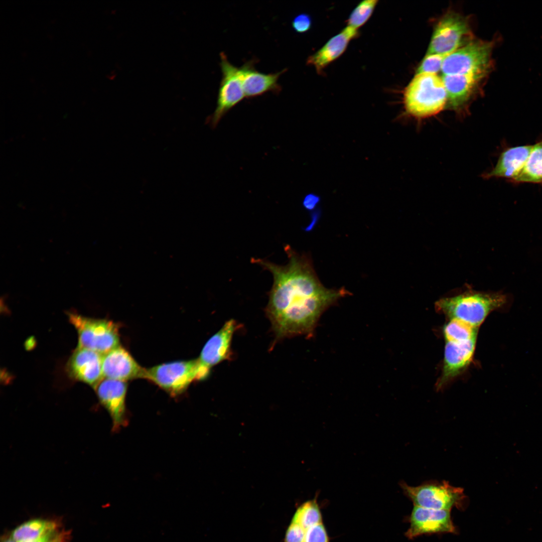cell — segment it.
Returning <instances> with one entry per match:
<instances>
[{"instance_id":"obj_5","label":"cell","mask_w":542,"mask_h":542,"mask_svg":"<svg viewBox=\"0 0 542 542\" xmlns=\"http://www.w3.org/2000/svg\"><path fill=\"white\" fill-rule=\"evenodd\" d=\"M405 495L415 506L437 510H451L456 507L463 510L467 497L464 490L451 485L448 482H428L417 486L400 483Z\"/></svg>"},{"instance_id":"obj_21","label":"cell","mask_w":542,"mask_h":542,"mask_svg":"<svg viewBox=\"0 0 542 542\" xmlns=\"http://www.w3.org/2000/svg\"><path fill=\"white\" fill-rule=\"evenodd\" d=\"M56 527L54 522L34 519L17 527L13 532L12 538L18 542L32 540L56 529Z\"/></svg>"},{"instance_id":"obj_12","label":"cell","mask_w":542,"mask_h":542,"mask_svg":"<svg viewBox=\"0 0 542 542\" xmlns=\"http://www.w3.org/2000/svg\"><path fill=\"white\" fill-rule=\"evenodd\" d=\"M94 389L100 402L111 417L112 431L117 432L126 426L127 424L125 406L126 382L105 378Z\"/></svg>"},{"instance_id":"obj_4","label":"cell","mask_w":542,"mask_h":542,"mask_svg":"<svg viewBox=\"0 0 542 542\" xmlns=\"http://www.w3.org/2000/svg\"><path fill=\"white\" fill-rule=\"evenodd\" d=\"M494 45L493 41L472 39L444 58L441 69L443 75H489L493 68L492 53Z\"/></svg>"},{"instance_id":"obj_6","label":"cell","mask_w":542,"mask_h":542,"mask_svg":"<svg viewBox=\"0 0 542 542\" xmlns=\"http://www.w3.org/2000/svg\"><path fill=\"white\" fill-rule=\"evenodd\" d=\"M69 321L78 335L77 347L104 354L119 346L118 329L112 321L68 313Z\"/></svg>"},{"instance_id":"obj_29","label":"cell","mask_w":542,"mask_h":542,"mask_svg":"<svg viewBox=\"0 0 542 542\" xmlns=\"http://www.w3.org/2000/svg\"><path fill=\"white\" fill-rule=\"evenodd\" d=\"M56 529L53 530L37 539L20 542H64L63 534L58 533Z\"/></svg>"},{"instance_id":"obj_26","label":"cell","mask_w":542,"mask_h":542,"mask_svg":"<svg viewBox=\"0 0 542 542\" xmlns=\"http://www.w3.org/2000/svg\"><path fill=\"white\" fill-rule=\"evenodd\" d=\"M304 542H329L326 529L322 522L306 529Z\"/></svg>"},{"instance_id":"obj_1","label":"cell","mask_w":542,"mask_h":542,"mask_svg":"<svg viewBox=\"0 0 542 542\" xmlns=\"http://www.w3.org/2000/svg\"><path fill=\"white\" fill-rule=\"evenodd\" d=\"M289 258L285 265L252 258L251 261L269 271L274 283L266 313L277 336L312 334L322 313L340 298L344 289L325 288L318 280L308 257L285 246Z\"/></svg>"},{"instance_id":"obj_20","label":"cell","mask_w":542,"mask_h":542,"mask_svg":"<svg viewBox=\"0 0 542 542\" xmlns=\"http://www.w3.org/2000/svg\"><path fill=\"white\" fill-rule=\"evenodd\" d=\"M511 181L542 184V140L532 146L523 169Z\"/></svg>"},{"instance_id":"obj_3","label":"cell","mask_w":542,"mask_h":542,"mask_svg":"<svg viewBox=\"0 0 542 542\" xmlns=\"http://www.w3.org/2000/svg\"><path fill=\"white\" fill-rule=\"evenodd\" d=\"M405 112L416 118L434 116L446 108L447 92L442 79L436 74H416L404 89Z\"/></svg>"},{"instance_id":"obj_10","label":"cell","mask_w":542,"mask_h":542,"mask_svg":"<svg viewBox=\"0 0 542 542\" xmlns=\"http://www.w3.org/2000/svg\"><path fill=\"white\" fill-rule=\"evenodd\" d=\"M488 74L470 73L443 75L442 79L447 92L446 108L462 115L479 91Z\"/></svg>"},{"instance_id":"obj_31","label":"cell","mask_w":542,"mask_h":542,"mask_svg":"<svg viewBox=\"0 0 542 542\" xmlns=\"http://www.w3.org/2000/svg\"><path fill=\"white\" fill-rule=\"evenodd\" d=\"M318 214L319 213H318L317 212H315V213L313 214V217H312L313 218L312 220V221L311 223L310 224V225L306 229V230L309 231L313 227V226L314 225L315 223L317 220Z\"/></svg>"},{"instance_id":"obj_17","label":"cell","mask_w":542,"mask_h":542,"mask_svg":"<svg viewBox=\"0 0 542 542\" xmlns=\"http://www.w3.org/2000/svg\"><path fill=\"white\" fill-rule=\"evenodd\" d=\"M358 30L346 26L331 38L318 51L309 56L307 64L312 66L318 74L339 58L346 51L349 43L359 36Z\"/></svg>"},{"instance_id":"obj_22","label":"cell","mask_w":542,"mask_h":542,"mask_svg":"<svg viewBox=\"0 0 542 542\" xmlns=\"http://www.w3.org/2000/svg\"><path fill=\"white\" fill-rule=\"evenodd\" d=\"M478 328L457 319H451L443 328L447 342L461 343L477 338Z\"/></svg>"},{"instance_id":"obj_9","label":"cell","mask_w":542,"mask_h":542,"mask_svg":"<svg viewBox=\"0 0 542 542\" xmlns=\"http://www.w3.org/2000/svg\"><path fill=\"white\" fill-rule=\"evenodd\" d=\"M222 78L218 90L216 107L206 120V123L215 128L222 117L245 97L240 67L232 64L223 52L220 55Z\"/></svg>"},{"instance_id":"obj_2","label":"cell","mask_w":542,"mask_h":542,"mask_svg":"<svg viewBox=\"0 0 542 542\" xmlns=\"http://www.w3.org/2000/svg\"><path fill=\"white\" fill-rule=\"evenodd\" d=\"M507 297L501 293L479 292L468 288L456 295L439 299L436 309L450 320L457 319L478 328L492 311L501 308Z\"/></svg>"},{"instance_id":"obj_8","label":"cell","mask_w":542,"mask_h":542,"mask_svg":"<svg viewBox=\"0 0 542 542\" xmlns=\"http://www.w3.org/2000/svg\"><path fill=\"white\" fill-rule=\"evenodd\" d=\"M198 359L164 363L146 369L145 378L172 396L184 392L195 380H199Z\"/></svg>"},{"instance_id":"obj_23","label":"cell","mask_w":542,"mask_h":542,"mask_svg":"<svg viewBox=\"0 0 542 542\" xmlns=\"http://www.w3.org/2000/svg\"><path fill=\"white\" fill-rule=\"evenodd\" d=\"M292 522L299 524L305 530L322 522L321 512L316 498L306 501L300 506L293 516Z\"/></svg>"},{"instance_id":"obj_24","label":"cell","mask_w":542,"mask_h":542,"mask_svg":"<svg viewBox=\"0 0 542 542\" xmlns=\"http://www.w3.org/2000/svg\"><path fill=\"white\" fill-rule=\"evenodd\" d=\"M378 1L366 0L354 8L346 21L347 26L358 30L371 16Z\"/></svg>"},{"instance_id":"obj_30","label":"cell","mask_w":542,"mask_h":542,"mask_svg":"<svg viewBox=\"0 0 542 542\" xmlns=\"http://www.w3.org/2000/svg\"><path fill=\"white\" fill-rule=\"evenodd\" d=\"M320 201V197L314 193H310L305 196L303 200L304 207L309 211L314 209Z\"/></svg>"},{"instance_id":"obj_14","label":"cell","mask_w":542,"mask_h":542,"mask_svg":"<svg viewBox=\"0 0 542 542\" xmlns=\"http://www.w3.org/2000/svg\"><path fill=\"white\" fill-rule=\"evenodd\" d=\"M102 355L94 351L77 347L67 364V370L74 379L82 381L94 389L104 378Z\"/></svg>"},{"instance_id":"obj_7","label":"cell","mask_w":542,"mask_h":542,"mask_svg":"<svg viewBox=\"0 0 542 542\" xmlns=\"http://www.w3.org/2000/svg\"><path fill=\"white\" fill-rule=\"evenodd\" d=\"M473 39L466 17L450 11L435 26L427 54L446 57Z\"/></svg>"},{"instance_id":"obj_27","label":"cell","mask_w":542,"mask_h":542,"mask_svg":"<svg viewBox=\"0 0 542 542\" xmlns=\"http://www.w3.org/2000/svg\"><path fill=\"white\" fill-rule=\"evenodd\" d=\"M312 21L310 16L306 13L297 15L292 22V27L298 33H305L312 27Z\"/></svg>"},{"instance_id":"obj_15","label":"cell","mask_w":542,"mask_h":542,"mask_svg":"<svg viewBox=\"0 0 542 542\" xmlns=\"http://www.w3.org/2000/svg\"><path fill=\"white\" fill-rule=\"evenodd\" d=\"M102 368L104 378L123 381L145 378L146 371L120 345L102 355Z\"/></svg>"},{"instance_id":"obj_11","label":"cell","mask_w":542,"mask_h":542,"mask_svg":"<svg viewBox=\"0 0 542 542\" xmlns=\"http://www.w3.org/2000/svg\"><path fill=\"white\" fill-rule=\"evenodd\" d=\"M409 522L410 528L405 535L410 539L423 534L456 532L450 510H437L414 505Z\"/></svg>"},{"instance_id":"obj_18","label":"cell","mask_w":542,"mask_h":542,"mask_svg":"<svg viewBox=\"0 0 542 542\" xmlns=\"http://www.w3.org/2000/svg\"><path fill=\"white\" fill-rule=\"evenodd\" d=\"M253 61H247L240 67L245 97L253 98L268 92L280 93L282 88L278 80L286 69L274 73L265 74L255 69Z\"/></svg>"},{"instance_id":"obj_16","label":"cell","mask_w":542,"mask_h":542,"mask_svg":"<svg viewBox=\"0 0 542 542\" xmlns=\"http://www.w3.org/2000/svg\"><path fill=\"white\" fill-rule=\"evenodd\" d=\"M476 342V338L461 343L446 342L442 375L437 385L438 389L469 365L474 355Z\"/></svg>"},{"instance_id":"obj_32","label":"cell","mask_w":542,"mask_h":542,"mask_svg":"<svg viewBox=\"0 0 542 542\" xmlns=\"http://www.w3.org/2000/svg\"><path fill=\"white\" fill-rule=\"evenodd\" d=\"M16 541L13 538H10L4 542H15Z\"/></svg>"},{"instance_id":"obj_13","label":"cell","mask_w":542,"mask_h":542,"mask_svg":"<svg viewBox=\"0 0 542 542\" xmlns=\"http://www.w3.org/2000/svg\"><path fill=\"white\" fill-rule=\"evenodd\" d=\"M236 323L231 319L206 342L198 358L200 368V379L207 377L211 368L230 355V346Z\"/></svg>"},{"instance_id":"obj_28","label":"cell","mask_w":542,"mask_h":542,"mask_svg":"<svg viewBox=\"0 0 542 542\" xmlns=\"http://www.w3.org/2000/svg\"><path fill=\"white\" fill-rule=\"evenodd\" d=\"M306 530L292 521L286 533L284 542H304Z\"/></svg>"},{"instance_id":"obj_25","label":"cell","mask_w":542,"mask_h":542,"mask_svg":"<svg viewBox=\"0 0 542 542\" xmlns=\"http://www.w3.org/2000/svg\"><path fill=\"white\" fill-rule=\"evenodd\" d=\"M445 57V56L439 54H427L419 66L416 74H436L441 70Z\"/></svg>"},{"instance_id":"obj_19","label":"cell","mask_w":542,"mask_h":542,"mask_svg":"<svg viewBox=\"0 0 542 542\" xmlns=\"http://www.w3.org/2000/svg\"><path fill=\"white\" fill-rule=\"evenodd\" d=\"M532 148V145H524L506 149L500 155L494 168L483 177L486 179L505 178L511 181L523 169Z\"/></svg>"}]
</instances>
